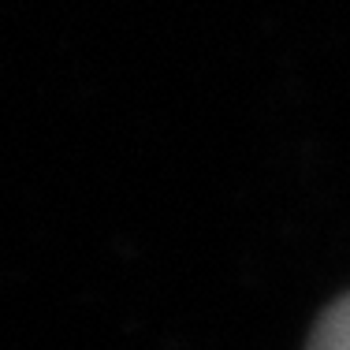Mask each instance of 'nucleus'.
<instances>
[{
	"label": "nucleus",
	"instance_id": "nucleus-1",
	"mask_svg": "<svg viewBox=\"0 0 350 350\" xmlns=\"http://www.w3.org/2000/svg\"><path fill=\"white\" fill-rule=\"evenodd\" d=\"M310 350H350V295H343L321 313L310 336Z\"/></svg>",
	"mask_w": 350,
	"mask_h": 350
}]
</instances>
